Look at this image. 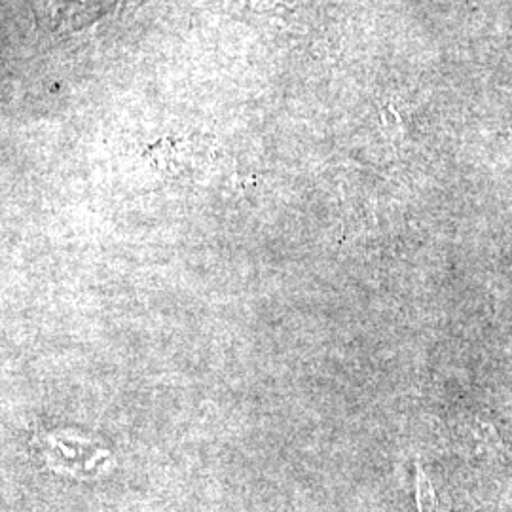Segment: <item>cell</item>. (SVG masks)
I'll return each mask as SVG.
<instances>
[{
	"instance_id": "cell-1",
	"label": "cell",
	"mask_w": 512,
	"mask_h": 512,
	"mask_svg": "<svg viewBox=\"0 0 512 512\" xmlns=\"http://www.w3.org/2000/svg\"><path fill=\"white\" fill-rule=\"evenodd\" d=\"M116 0H40V19L54 33L73 35L103 16H107Z\"/></svg>"
},
{
	"instance_id": "cell-2",
	"label": "cell",
	"mask_w": 512,
	"mask_h": 512,
	"mask_svg": "<svg viewBox=\"0 0 512 512\" xmlns=\"http://www.w3.org/2000/svg\"><path fill=\"white\" fill-rule=\"evenodd\" d=\"M416 497H418V512H439V501H437L435 490L425 473L421 471L420 465L416 475Z\"/></svg>"
}]
</instances>
